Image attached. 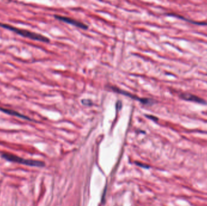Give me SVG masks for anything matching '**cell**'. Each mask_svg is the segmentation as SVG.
Returning <instances> with one entry per match:
<instances>
[{
  "instance_id": "cell-1",
  "label": "cell",
  "mask_w": 207,
  "mask_h": 206,
  "mask_svg": "<svg viewBox=\"0 0 207 206\" xmlns=\"http://www.w3.org/2000/svg\"><path fill=\"white\" fill-rule=\"evenodd\" d=\"M0 27L2 28H4L6 29L9 30H11L12 31H14L16 33H17L18 35L24 37V38H27L31 39L32 40H35V41H40V42H43V43H49L50 42V39L44 36L41 34L37 33H35V32H32L29 30L26 29H21L19 28H17L16 27H14L11 25L7 24H5V23H2L0 22Z\"/></svg>"
},
{
  "instance_id": "cell-2",
  "label": "cell",
  "mask_w": 207,
  "mask_h": 206,
  "mask_svg": "<svg viewBox=\"0 0 207 206\" xmlns=\"http://www.w3.org/2000/svg\"><path fill=\"white\" fill-rule=\"evenodd\" d=\"M1 157L5 159L7 161L16 163L26 166H34V167H43L44 166L45 164L44 162H40L37 160H28L21 158L18 156H16L10 153H2L1 154Z\"/></svg>"
},
{
  "instance_id": "cell-3",
  "label": "cell",
  "mask_w": 207,
  "mask_h": 206,
  "mask_svg": "<svg viewBox=\"0 0 207 206\" xmlns=\"http://www.w3.org/2000/svg\"><path fill=\"white\" fill-rule=\"evenodd\" d=\"M54 16H55V18H57L58 20L62 21L63 22H65V23L70 24H72L73 26H74L78 27H79L81 29L86 30L87 29V28H88V26H86L85 24H84V23H82L80 21H78L77 20L74 19H72V18H68V17H65V16H59V15H55Z\"/></svg>"
},
{
  "instance_id": "cell-4",
  "label": "cell",
  "mask_w": 207,
  "mask_h": 206,
  "mask_svg": "<svg viewBox=\"0 0 207 206\" xmlns=\"http://www.w3.org/2000/svg\"><path fill=\"white\" fill-rule=\"evenodd\" d=\"M111 89H112L116 93H119V94H124L125 96H127L133 99H134V100H138L139 101L141 102L143 104H145V105H149V104H152L153 102H152V101L149 99H146V98H140L136 96H134V95H133L130 93H129V92H127V91H123L122 89H118L116 87H112Z\"/></svg>"
},
{
  "instance_id": "cell-5",
  "label": "cell",
  "mask_w": 207,
  "mask_h": 206,
  "mask_svg": "<svg viewBox=\"0 0 207 206\" xmlns=\"http://www.w3.org/2000/svg\"><path fill=\"white\" fill-rule=\"evenodd\" d=\"M179 96L182 99L185 100V101H191V102H194L196 103H201V104H207L206 101L204 99L197 96L190 94V93H181Z\"/></svg>"
},
{
  "instance_id": "cell-6",
  "label": "cell",
  "mask_w": 207,
  "mask_h": 206,
  "mask_svg": "<svg viewBox=\"0 0 207 206\" xmlns=\"http://www.w3.org/2000/svg\"><path fill=\"white\" fill-rule=\"evenodd\" d=\"M0 111L11 116H15V117H18L21 118L24 120H29V121H32L33 120L31 119L30 118L16 111L11 109H7V108H0Z\"/></svg>"
},
{
  "instance_id": "cell-7",
  "label": "cell",
  "mask_w": 207,
  "mask_h": 206,
  "mask_svg": "<svg viewBox=\"0 0 207 206\" xmlns=\"http://www.w3.org/2000/svg\"><path fill=\"white\" fill-rule=\"evenodd\" d=\"M81 103L85 106H91L93 105V102L91 100L89 99H82L81 101Z\"/></svg>"
},
{
  "instance_id": "cell-8",
  "label": "cell",
  "mask_w": 207,
  "mask_h": 206,
  "mask_svg": "<svg viewBox=\"0 0 207 206\" xmlns=\"http://www.w3.org/2000/svg\"><path fill=\"white\" fill-rule=\"evenodd\" d=\"M146 117H148V118H150V119H151V120H153V121H155V122H156V121H158V118L156 117H155V116H153L147 115V116H146Z\"/></svg>"
},
{
  "instance_id": "cell-9",
  "label": "cell",
  "mask_w": 207,
  "mask_h": 206,
  "mask_svg": "<svg viewBox=\"0 0 207 206\" xmlns=\"http://www.w3.org/2000/svg\"><path fill=\"white\" fill-rule=\"evenodd\" d=\"M121 108H122V103H121V102L120 101H118V102L116 103V108H117V109H118L119 111V110H120L121 109Z\"/></svg>"
}]
</instances>
